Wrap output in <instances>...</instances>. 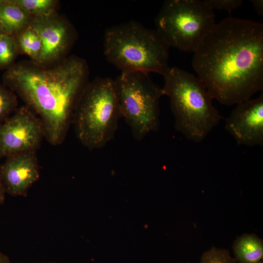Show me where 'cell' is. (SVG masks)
<instances>
[{
    "label": "cell",
    "instance_id": "1",
    "mask_svg": "<svg viewBox=\"0 0 263 263\" xmlns=\"http://www.w3.org/2000/svg\"><path fill=\"white\" fill-rule=\"evenodd\" d=\"M192 65L213 99L231 106L263 89V24L232 17L215 23L193 52Z\"/></svg>",
    "mask_w": 263,
    "mask_h": 263
},
{
    "label": "cell",
    "instance_id": "2",
    "mask_svg": "<svg viewBox=\"0 0 263 263\" xmlns=\"http://www.w3.org/2000/svg\"><path fill=\"white\" fill-rule=\"evenodd\" d=\"M84 59L72 56L51 68L19 63L8 67L3 84L38 113L52 145L65 139L78 99L89 80Z\"/></svg>",
    "mask_w": 263,
    "mask_h": 263
},
{
    "label": "cell",
    "instance_id": "3",
    "mask_svg": "<svg viewBox=\"0 0 263 263\" xmlns=\"http://www.w3.org/2000/svg\"><path fill=\"white\" fill-rule=\"evenodd\" d=\"M163 76L175 129L190 141L202 142L223 118L211 95L197 76L178 67H169Z\"/></svg>",
    "mask_w": 263,
    "mask_h": 263
},
{
    "label": "cell",
    "instance_id": "4",
    "mask_svg": "<svg viewBox=\"0 0 263 263\" xmlns=\"http://www.w3.org/2000/svg\"><path fill=\"white\" fill-rule=\"evenodd\" d=\"M169 48L155 29L135 20L111 26L104 34V56L121 72H153L163 75L169 67Z\"/></svg>",
    "mask_w": 263,
    "mask_h": 263
},
{
    "label": "cell",
    "instance_id": "5",
    "mask_svg": "<svg viewBox=\"0 0 263 263\" xmlns=\"http://www.w3.org/2000/svg\"><path fill=\"white\" fill-rule=\"evenodd\" d=\"M121 118L114 79L98 77L83 90L72 122L80 142L91 150L113 139Z\"/></svg>",
    "mask_w": 263,
    "mask_h": 263
},
{
    "label": "cell",
    "instance_id": "6",
    "mask_svg": "<svg viewBox=\"0 0 263 263\" xmlns=\"http://www.w3.org/2000/svg\"><path fill=\"white\" fill-rule=\"evenodd\" d=\"M114 81L122 118L133 138L140 141L158 131L162 88L143 72H122Z\"/></svg>",
    "mask_w": 263,
    "mask_h": 263
},
{
    "label": "cell",
    "instance_id": "7",
    "mask_svg": "<svg viewBox=\"0 0 263 263\" xmlns=\"http://www.w3.org/2000/svg\"><path fill=\"white\" fill-rule=\"evenodd\" d=\"M215 18L204 0H166L155 19V30L169 47L193 52Z\"/></svg>",
    "mask_w": 263,
    "mask_h": 263
},
{
    "label": "cell",
    "instance_id": "8",
    "mask_svg": "<svg viewBox=\"0 0 263 263\" xmlns=\"http://www.w3.org/2000/svg\"><path fill=\"white\" fill-rule=\"evenodd\" d=\"M44 135L42 122L31 109H17L0 124V158L35 151Z\"/></svg>",
    "mask_w": 263,
    "mask_h": 263
},
{
    "label": "cell",
    "instance_id": "9",
    "mask_svg": "<svg viewBox=\"0 0 263 263\" xmlns=\"http://www.w3.org/2000/svg\"><path fill=\"white\" fill-rule=\"evenodd\" d=\"M225 128L238 145L263 146V93L237 104L225 119Z\"/></svg>",
    "mask_w": 263,
    "mask_h": 263
},
{
    "label": "cell",
    "instance_id": "10",
    "mask_svg": "<svg viewBox=\"0 0 263 263\" xmlns=\"http://www.w3.org/2000/svg\"><path fill=\"white\" fill-rule=\"evenodd\" d=\"M0 165V180L6 192L12 196L25 195L39 178V166L35 151L11 155Z\"/></svg>",
    "mask_w": 263,
    "mask_h": 263
},
{
    "label": "cell",
    "instance_id": "11",
    "mask_svg": "<svg viewBox=\"0 0 263 263\" xmlns=\"http://www.w3.org/2000/svg\"><path fill=\"white\" fill-rule=\"evenodd\" d=\"M29 25L38 32L41 39V49L37 61L39 63L57 59L74 38V32L71 26L53 13L35 16Z\"/></svg>",
    "mask_w": 263,
    "mask_h": 263
},
{
    "label": "cell",
    "instance_id": "12",
    "mask_svg": "<svg viewBox=\"0 0 263 263\" xmlns=\"http://www.w3.org/2000/svg\"><path fill=\"white\" fill-rule=\"evenodd\" d=\"M30 16L15 0H0V22L5 34L15 37L21 33L29 25Z\"/></svg>",
    "mask_w": 263,
    "mask_h": 263
},
{
    "label": "cell",
    "instance_id": "13",
    "mask_svg": "<svg viewBox=\"0 0 263 263\" xmlns=\"http://www.w3.org/2000/svg\"><path fill=\"white\" fill-rule=\"evenodd\" d=\"M233 250L237 263H259L263 261V242L253 234H244L234 241Z\"/></svg>",
    "mask_w": 263,
    "mask_h": 263
},
{
    "label": "cell",
    "instance_id": "14",
    "mask_svg": "<svg viewBox=\"0 0 263 263\" xmlns=\"http://www.w3.org/2000/svg\"><path fill=\"white\" fill-rule=\"evenodd\" d=\"M18 48L37 61L41 49V41L38 32L30 25L21 33L16 40Z\"/></svg>",
    "mask_w": 263,
    "mask_h": 263
},
{
    "label": "cell",
    "instance_id": "15",
    "mask_svg": "<svg viewBox=\"0 0 263 263\" xmlns=\"http://www.w3.org/2000/svg\"><path fill=\"white\" fill-rule=\"evenodd\" d=\"M18 50L14 37L6 34L0 36V68H8L12 65Z\"/></svg>",
    "mask_w": 263,
    "mask_h": 263
},
{
    "label": "cell",
    "instance_id": "16",
    "mask_svg": "<svg viewBox=\"0 0 263 263\" xmlns=\"http://www.w3.org/2000/svg\"><path fill=\"white\" fill-rule=\"evenodd\" d=\"M18 104L16 93L0 82V124L15 112Z\"/></svg>",
    "mask_w": 263,
    "mask_h": 263
},
{
    "label": "cell",
    "instance_id": "17",
    "mask_svg": "<svg viewBox=\"0 0 263 263\" xmlns=\"http://www.w3.org/2000/svg\"><path fill=\"white\" fill-rule=\"evenodd\" d=\"M15 2L30 15L35 16L53 13L56 1L53 0H15Z\"/></svg>",
    "mask_w": 263,
    "mask_h": 263
},
{
    "label": "cell",
    "instance_id": "18",
    "mask_svg": "<svg viewBox=\"0 0 263 263\" xmlns=\"http://www.w3.org/2000/svg\"><path fill=\"white\" fill-rule=\"evenodd\" d=\"M200 263H237L229 251L223 248L213 247L205 252Z\"/></svg>",
    "mask_w": 263,
    "mask_h": 263
},
{
    "label": "cell",
    "instance_id": "19",
    "mask_svg": "<svg viewBox=\"0 0 263 263\" xmlns=\"http://www.w3.org/2000/svg\"><path fill=\"white\" fill-rule=\"evenodd\" d=\"M205 3L213 11L215 9L231 11L239 7L243 3L242 0H204Z\"/></svg>",
    "mask_w": 263,
    "mask_h": 263
},
{
    "label": "cell",
    "instance_id": "20",
    "mask_svg": "<svg viewBox=\"0 0 263 263\" xmlns=\"http://www.w3.org/2000/svg\"><path fill=\"white\" fill-rule=\"evenodd\" d=\"M250 1L253 4L257 14L260 16H262L263 15V0H251Z\"/></svg>",
    "mask_w": 263,
    "mask_h": 263
},
{
    "label": "cell",
    "instance_id": "21",
    "mask_svg": "<svg viewBox=\"0 0 263 263\" xmlns=\"http://www.w3.org/2000/svg\"><path fill=\"white\" fill-rule=\"evenodd\" d=\"M6 191L4 187L0 180V205H2L5 199V194Z\"/></svg>",
    "mask_w": 263,
    "mask_h": 263
},
{
    "label": "cell",
    "instance_id": "22",
    "mask_svg": "<svg viewBox=\"0 0 263 263\" xmlns=\"http://www.w3.org/2000/svg\"><path fill=\"white\" fill-rule=\"evenodd\" d=\"M0 263H10L7 256L0 252Z\"/></svg>",
    "mask_w": 263,
    "mask_h": 263
},
{
    "label": "cell",
    "instance_id": "23",
    "mask_svg": "<svg viewBox=\"0 0 263 263\" xmlns=\"http://www.w3.org/2000/svg\"><path fill=\"white\" fill-rule=\"evenodd\" d=\"M3 34H5V33L4 31L1 22H0V36Z\"/></svg>",
    "mask_w": 263,
    "mask_h": 263
},
{
    "label": "cell",
    "instance_id": "24",
    "mask_svg": "<svg viewBox=\"0 0 263 263\" xmlns=\"http://www.w3.org/2000/svg\"><path fill=\"white\" fill-rule=\"evenodd\" d=\"M54 263V262H49V263Z\"/></svg>",
    "mask_w": 263,
    "mask_h": 263
},
{
    "label": "cell",
    "instance_id": "25",
    "mask_svg": "<svg viewBox=\"0 0 263 263\" xmlns=\"http://www.w3.org/2000/svg\"><path fill=\"white\" fill-rule=\"evenodd\" d=\"M259 263H263V261H261L260 262H259Z\"/></svg>",
    "mask_w": 263,
    "mask_h": 263
}]
</instances>
